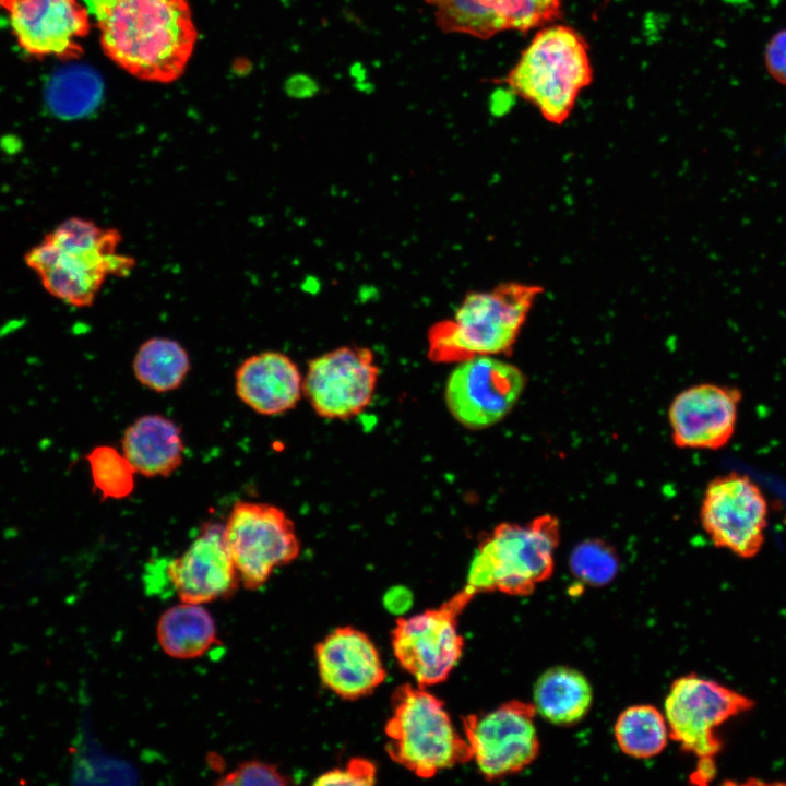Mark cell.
<instances>
[{"mask_svg":"<svg viewBox=\"0 0 786 786\" xmlns=\"http://www.w3.org/2000/svg\"><path fill=\"white\" fill-rule=\"evenodd\" d=\"M11 29L35 57L78 58L90 31V14L78 0H7Z\"/></svg>","mask_w":786,"mask_h":786,"instance_id":"14","label":"cell"},{"mask_svg":"<svg viewBox=\"0 0 786 786\" xmlns=\"http://www.w3.org/2000/svg\"><path fill=\"white\" fill-rule=\"evenodd\" d=\"M379 373L369 348L341 346L309 361L302 390L320 417L349 419L371 403Z\"/></svg>","mask_w":786,"mask_h":786,"instance_id":"13","label":"cell"},{"mask_svg":"<svg viewBox=\"0 0 786 786\" xmlns=\"http://www.w3.org/2000/svg\"><path fill=\"white\" fill-rule=\"evenodd\" d=\"M569 565L574 576L586 585L604 586L616 576L619 560L605 541L586 540L573 549Z\"/></svg>","mask_w":786,"mask_h":786,"instance_id":"27","label":"cell"},{"mask_svg":"<svg viewBox=\"0 0 786 786\" xmlns=\"http://www.w3.org/2000/svg\"><path fill=\"white\" fill-rule=\"evenodd\" d=\"M7 0H0V8H3Z\"/></svg>","mask_w":786,"mask_h":786,"instance_id":"32","label":"cell"},{"mask_svg":"<svg viewBox=\"0 0 786 786\" xmlns=\"http://www.w3.org/2000/svg\"><path fill=\"white\" fill-rule=\"evenodd\" d=\"M740 389L715 383L687 388L672 400L668 420L676 446L681 449L719 450L733 438Z\"/></svg>","mask_w":786,"mask_h":786,"instance_id":"15","label":"cell"},{"mask_svg":"<svg viewBox=\"0 0 786 786\" xmlns=\"http://www.w3.org/2000/svg\"><path fill=\"white\" fill-rule=\"evenodd\" d=\"M592 80L584 38L570 26L551 25L533 37L504 81L546 120L562 123Z\"/></svg>","mask_w":786,"mask_h":786,"instance_id":"5","label":"cell"},{"mask_svg":"<svg viewBox=\"0 0 786 786\" xmlns=\"http://www.w3.org/2000/svg\"><path fill=\"white\" fill-rule=\"evenodd\" d=\"M384 731L389 757L418 777L472 761L469 745L443 701L425 687L406 683L394 690Z\"/></svg>","mask_w":786,"mask_h":786,"instance_id":"6","label":"cell"},{"mask_svg":"<svg viewBox=\"0 0 786 786\" xmlns=\"http://www.w3.org/2000/svg\"><path fill=\"white\" fill-rule=\"evenodd\" d=\"M322 684L345 700L372 693L385 679L379 651L371 639L353 627H340L314 648Z\"/></svg>","mask_w":786,"mask_h":786,"instance_id":"18","label":"cell"},{"mask_svg":"<svg viewBox=\"0 0 786 786\" xmlns=\"http://www.w3.org/2000/svg\"><path fill=\"white\" fill-rule=\"evenodd\" d=\"M526 379L514 365L497 356H476L456 364L444 390L452 417L472 430L502 420L520 400Z\"/></svg>","mask_w":786,"mask_h":786,"instance_id":"12","label":"cell"},{"mask_svg":"<svg viewBox=\"0 0 786 786\" xmlns=\"http://www.w3.org/2000/svg\"><path fill=\"white\" fill-rule=\"evenodd\" d=\"M122 453L134 471L145 477H166L182 464L184 443L179 426L171 419L147 414L123 432Z\"/></svg>","mask_w":786,"mask_h":786,"instance_id":"20","label":"cell"},{"mask_svg":"<svg viewBox=\"0 0 786 786\" xmlns=\"http://www.w3.org/2000/svg\"><path fill=\"white\" fill-rule=\"evenodd\" d=\"M767 517L766 497L748 475L730 472L707 484L700 521L716 547L743 559L753 558L765 543Z\"/></svg>","mask_w":786,"mask_h":786,"instance_id":"11","label":"cell"},{"mask_svg":"<svg viewBox=\"0 0 786 786\" xmlns=\"http://www.w3.org/2000/svg\"><path fill=\"white\" fill-rule=\"evenodd\" d=\"M105 53L145 81L168 83L184 71L198 33L187 0H81Z\"/></svg>","mask_w":786,"mask_h":786,"instance_id":"1","label":"cell"},{"mask_svg":"<svg viewBox=\"0 0 786 786\" xmlns=\"http://www.w3.org/2000/svg\"><path fill=\"white\" fill-rule=\"evenodd\" d=\"M289 776L284 774L276 765L259 760H249L240 763L235 770L222 776L217 785H287Z\"/></svg>","mask_w":786,"mask_h":786,"instance_id":"28","label":"cell"},{"mask_svg":"<svg viewBox=\"0 0 786 786\" xmlns=\"http://www.w3.org/2000/svg\"><path fill=\"white\" fill-rule=\"evenodd\" d=\"M559 541V521L549 514L526 524L500 523L480 538L465 587L475 595L487 592L529 595L551 576Z\"/></svg>","mask_w":786,"mask_h":786,"instance_id":"4","label":"cell"},{"mask_svg":"<svg viewBox=\"0 0 786 786\" xmlns=\"http://www.w3.org/2000/svg\"><path fill=\"white\" fill-rule=\"evenodd\" d=\"M302 383L301 372L291 358L273 350L251 355L235 373L237 396L264 416L295 408L303 393Z\"/></svg>","mask_w":786,"mask_h":786,"instance_id":"19","label":"cell"},{"mask_svg":"<svg viewBox=\"0 0 786 786\" xmlns=\"http://www.w3.org/2000/svg\"><path fill=\"white\" fill-rule=\"evenodd\" d=\"M156 632L163 651L177 659L200 657L217 642L215 621L201 604L181 602L168 608Z\"/></svg>","mask_w":786,"mask_h":786,"instance_id":"22","label":"cell"},{"mask_svg":"<svg viewBox=\"0 0 786 786\" xmlns=\"http://www.w3.org/2000/svg\"><path fill=\"white\" fill-rule=\"evenodd\" d=\"M533 703L508 701L498 707L462 718L472 761L488 781L516 774L539 753Z\"/></svg>","mask_w":786,"mask_h":786,"instance_id":"10","label":"cell"},{"mask_svg":"<svg viewBox=\"0 0 786 786\" xmlns=\"http://www.w3.org/2000/svg\"><path fill=\"white\" fill-rule=\"evenodd\" d=\"M121 241L116 228L70 217L25 254V263L52 297L90 307L109 276H127L135 265L132 257L118 252Z\"/></svg>","mask_w":786,"mask_h":786,"instance_id":"2","label":"cell"},{"mask_svg":"<svg viewBox=\"0 0 786 786\" xmlns=\"http://www.w3.org/2000/svg\"><path fill=\"white\" fill-rule=\"evenodd\" d=\"M444 33L481 39L502 31H527L559 16L561 0H426Z\"/></svg>","mask_w":786,"mask_h":786,"instance_id":"17","label":"cell"},{"mask_svg":"<svg viewBox=\"0 0 786 786\" xmlns=\"http://www.w3.org/2000/svg\"><path fill=\"white\" fill-rule=\"evenodd\" d=\"M614 733L620 750L635 759H648L659 754L669 738L665 715L648 704L626 708L618 716Z\"/></svg>","mask_w":786,"mask_h":786,"instance_id":"25","label":"cell"},{"mask_svg":"<svg viewBox=\"0 0 786 786\" xmlns=\"http://www.w3.org/2000/svg\"><path fill=\"white\" fill-rule=\"evenodd\" d=\"M753 701L714 680L689 674L676 679L665 700L669 738L696 757L698 766L716 767L722 750L717 728L753 707Z\"/></svg>","mask_w":786,"mask_h":786,"instance_id":"7","label":"cell"},{"mask_svg":"<svg viewBox=\"0 0 786 786\" xmlns=\"http://www.w3.org/2000/svg\"><path fill=\"white\" fill-rule=\"evenodd\" d=\"M191 368L187 349L169 337H151L136 350L132 369L136 380L145 388L166 393L177 390Z\"/></svg>","mask_w":786,"mask_h":786,"instance_id":"23","label":"cell"},{"mask_svg":"<svg viewBox=\"0 0 786 786\" xmlns=\"http://www.w3.org/2000/svg\"><path fill=\"white\" fill-rule=\"evenodd\" d=\"M539 293L533 285L504 283L467 294L451 318L429 327L428 358L457 364L509 354Z\"/></svg>","mask_w":786,"mask_h":786,"instance_id":"3","label":"cell"},{"mask_svg":"<svg viewBox=\"0 0 786 786\" xmlns=\"http://www.w3.org/2000/svg\"><path fill=\"white\" fill-rule=\"evenodd\" d=\"M764 64L770 76L786 86V28L774 33L765 45Z\"/></svg>","mask_w":786,"mask_h":786,"instance_id":"30","label":"cell"},{"mask_svg":"<svg viewBox=\"0 0 786 786\" xmlns=\"http://www.w3.org/2000/svg\"><path fill=\"white\" fill-rule=\"evenodd\" d=\"M94 489L103 499H123L133 491L136 472L123 455L110 445H98L86 455Z\"/></svg>","mask_w":786,"mask_h":786,"instance_id":"26","label":"cell"},{"mask_svg":"<svg viewBox=\"0 0 786 786\" xmlns=\"http://www.w3.org/2000/svg\"><path fill=\"white\" fill-rule=\"evenodd\" d=\"M181 602L204 604L233 595L240 579L224 537V526L206 523L199 535L166 568Z\"/></svg>","mask_w":786,"mask_h":786,"instance_id":"16","label":"cell"},{"mask_svg":"<svg viewBox=\"0 0 786 786\" xmlns=\"http://www.w3.org/2000/svg\"><path fill=\"white\" fill-rule=\"evenodd\" d=\"M592 702L593 690L587 678L571 667H552L534 684L536 713L553 725L579 723L587 714Z\"/></svg>","mask_w":786,"mask_h":786,"instance_id":"21","label":"cell"},{"mask_svg":"<svg viewBox=\"0 0 786 786\" xmlns=\"http://www.w3.org/2000/svg\"><path fill=\"white\" fill-rule=\"evenodd\" d=\"M103 81L93 69L73 64L57 71L46 88V103L58 118L70 120L92 114L103 95Z\"/></svg>","mask_w":786,"mask_h":786,"instance_id":"24","label":"cell"},{"mask_svg":"<svg viewBox=\"0 0 786 786\" xmlns=\"http://www.w3.org/2000/svg\"><path fill=\"white\" fill-rule=\"evenodd\" d=\"M224 537L240 583L252 591L300 552L294 522L270 503L237 501L224 525Z\"/></svg>","mask_w":786,"mask_h":786,"instance_id":"9","label":"cell"},{"mask_svg":"<svg viewBox=\"0 0 786 786\" xmlns=\"http://www.w3.org/2000/svg\"><path fill=\"white\" fill-rule=\"evenodd\" d=\"M412 595L408 590L402 586L392 587L384 597V604L388 609L394 612H402L407 609L412 602Z\"/></svg>","mask_w":786,"mask_h":786,"instance_id":"31","label":"cell"},{"mask_svg":"<svg viewBox=\"0 0 786 786\" xmlns=\"http://www.w3.org/2000/svg\"><path fill=\"white\" fill-rule=\"evenodd\" d=\"M377 769L374 763L367 759H350L345 766L333 769L320 775L314 785H373Z\"/></svg>","mask_w":786,"mask_h":786,"instance_id":"29","label":"cell"},{"mask_svg":"<svg viewBox=\"0 0 786 786\" xmlns=\"http://www.w3.org/2000/svg\"><path fill=\"white\" fill-rule=\"evenodd\" d=\"M474 596L464 587L439 607L397 619L392 630V650L418 686L445 681L462 657L464 638L458 632V616Z\"/></svg>","mask_w":786,"mask_h":786,"instance_id":"8","label":"cell"}]
</instances>
